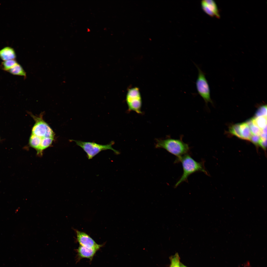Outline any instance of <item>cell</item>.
<instances>
[{
    "label": "cell",
    "mask_w": 267,
    "mask_h": 267,
    "mask_svg": "<svg viewBox=\"0 0 267 267\" xmlns=\"http://www.w3.org/2000/svg\"><path fill=\"white\" fill-rule=\"evenodd\" d=\"M30 114L35 121L32 128L31 135L40 143L38 149L53 142L55 134L49 125L44 120L42 114L39 116L34 115L31 113Z\"/></svg>",
    "instance_id": "obj_1"
},
{
    "label": "cell",
    "mask_w": 267,
    "mask_h": 267,
    "mask_svg": "<svg viewBox=\"0 0 267 267\" xmlns=\"http://www.w3.org/2000/svg\"><path fill=\"white\" fill-rule=\"evenodd\" d=\"M155 147L156 148L164 149L175 156L177 157L176 162H178L189 150L188 144L181 140L170 138L156 139Z\"/></svg>",
    "instance_id": "obj_2"
},
{
    "label": "cell",
    "mask_w": 267,
    "mask_h": 267,
    "mask_svg": "<svg viewBox=\"0 0 267 267\" xmlns=\"http://www.w3.org/2000/svg\"><path fill=\"white\" fill-rule=\"evenodd\" d=\"M179 162L182 163L183 173L175 184V187L178 186L182 182L187 181L189 176L195 172H201L208 175L203 163L196 161L188 154H187L183 156L178 162Z\"/></svg>",
    "instance_id": "obj_3"
},
{
    "label": "cell",
    "mask_w": 267,
    "mask_h": 267,
    "mask_svg": "<svg viewBox=\"0 0 267 267\" xmlns=\"http://www.w3.org/2000/svg\"><path fill=\"white\" fill-rule=\"evenodd\" d=\"M74 141L77 145L81 148L86 153L88 159H92L101 152L107 150H111L116 155L119 154V152L114 149L112 146L114 143L113 141L106 145H102L93 142H85L80 140H70Z\"/></svg>",
    "instance_id": "obj_4"
},
{
    "label": "cell",
    "mask_w": 267,
    "mask_h": 267,
    "mask_svg": "<svg viewBox=\"0 0 267 267\" xmlns=\"http://www.w3.org/2000/svg\"><path fill=\"white\" fill-rule=\"evenodd\" d=\"M198 71L196 85L198 94L202 98L207 105L208 102L212 103L210 97L209 85L205 73L197 65L195 64Z\"/></svg>",
    "instance_id": "obj_5"
},
{
    "label": "cell",
    "mask_w": 267,
    "mask_h": 267,
    "mask_svg": "<svg viewBox=\"0 0 267 267\" xmlns=\"http://www.w3.org/2000/svg\"><path fill=\"white\" fill-rule=\"evenodd\" d=\"M128 111H134L138 114L142 113L141 111L142 99L140 91L137 87L128 89L126 97Z\"/></svg>",
    "instance_id": "obj_6"
},
{
    "label": "cell",
    "mask_w": 267,
    "mask_h": 267,
    "mask_svg": "<svg viewBox=\"0 0 267 267\" xmlns=\"http://www.w3.org/2000/svg\"><path fill=\"white\" fill-rule=\"evenodd\" d=\"M77 239L80 245L87 248L98 250L102 245L97 244L86 233L77 230H75Z\"/></svg>",
    "instance_id": "obj_7"
},
{
    "label": "cell",
    "mask_w": 267,
    "mask_h": 267,
    "mask_svg": "<svg viewBox=\"0 0 267 267\" xmlns=\"http://www.w3.org/2000/svg\"><path fill=\"white\" fill-rule=\"evenodd\" d=\"M201 4L204 11L209 16L217 18L220 17L217 5L215 2L212 0H203L201 1Z\"/></svg>",
    "instance_id": "obj_8"
},
{
    "label": "cell",
    "mask_w": 267,
    "mask_h": 267,
    "mask_svg": "<svg viewBox=\"0 0 267 267\" xmlns=\"http://www.w3.org/2000/svg\"><path fill=\"white\" fill-rule=\"evenodd\" d=\"M97 251L95 249L80 245L77 249L78 261L84 258H87L91 261Z\"/></svg>",
    "instance_id": "obj_9"
},
{
    "label": "cell",
    "mask_w": 267,
    "mask_h": 267,
    "mask_svg": "<svg viewBox=\"0 0 267 267\" xmlns=\"http://www.w3.org/2000/svg\"><path fill=\"white\" fill-rule=\"evenodd\" d=\"M0 58L3 61L15 60L16 52L14 49L9 46H6L0 50Z\"/></svg>",
    "instance_id": "obj_10"
},
{
    "label": "cell",
    "mask_w": 267,
    "mask_h": 267,
    "mask_svg": "<svg viewBox=\"0 0 267 267\" xmlns=\"http://www.w3.org/2000/svg\"><path fill=\"white\" fill-rule=\"evenodd\" d=\"M242 139L250 140L252 134L250 128L246 123L240 124Z\"/></svg>",
    "instance_id": "obj_11"
},
{
    "label": "cell",
    "mask_w": 267,
    "mask_h": 267,
    "mask_svg": "<svg viewBox=\"0 0 267 267\" xmlns=\"http://www.w3.org/2000/svg\"><path fill=\"white\" fill-rule=\"evenodd\" d=\"M8 72L12 74L24 76H26V73L22 66L18 63H17Z\"/></svg>",
    "instance_id": "obj_12"
},
{
    "label": "cell",
    "mask_w": 267,
    "mask_h": 267,
    "mask_svg": "<svg viewBox=\"0 0 267 267\" xmlns=\"http://www.w3.org/2000/svg\"><path fill=\"white\" fill-rule=\"evenodd\" d=\"M254 124L262 130L267 126V116L255 117L252 118Z\"/></svg>",
    "instance_id": "obj_13"
},
{
    "label": "cell",
    "mask_w": 267,
    "mask_h": 267,
    "mask_svg": "<svg viewBox=\"0 0 267 267\" xmlns=\"http://www.w3.org/2000/svg\"><path fill=\"white\" fill-rule=\"evenodd\" d=\"M17 63L15 60L4 61L1 64L0 67L2 70L8 71Z\"/></svg>",
    "instance_id": "obj_14"
},
{
    "label": "cell",
    "mask_w": 267,
    "mask_h": 267,
    "mask_svg": "<svg viewBox=\"0 0 267 267\" xmlns=\"http://www.w3.org/2000/svg\"><path fill=\"white\" fill-rule=\"evenodd\" d=\"M246 123L249 127L252 134L260 136L262 132V130L254 124L252 119H249Z\"/></svg>",
    "instance_id": "obj_15"
},
{
    "label": "cell",
    "mask_w": 267,
    "mask_h": 267,
    "mask_svg": "<svg viewBox=\"0 0 267 267\" xmlns=\"http://www.w3.org/2000/svg\"><path fill=\"white\" fill-rule=\"evenodd\" d=\"M229 131L232 134L238 138L242 139L240 124L234 125L229 128Z\"/></svg>",
    "instance_id": "obj_16"
},
{
    "label": "cell",
    "mask_w": 267,
    "mask_h": 267,
    "mask_svg": "<svg viewBox=\"0 0 267 267\" xmlns=\"http://www.w3.org/2000/svg\"><path fill=\"white\" fill-rule=\"evenodd\" d=\"M255 115V117L267 116V105H264L260 107L256 112Z\"/></svg>",
    "instance_id": "obj_17"
},
{
    "label": "cell",
    "mask_w": 267,
    "mask_h": 267,
    "mask_svg": "<svg viewBox=\"0 0 267 267\" xmlns=\"http://www.w3.org/2000/svg\"><path fill=\"white\" fill-rule=\"evenodd\" d=\"M171 260V264L170 267H180L179 258L178 253L172 256Z\"/></svg>",
    "instance_id": "obj_18"
},
{
    "label": "cell",
    "mask_w": 267,
    "mask_h": 267,
    "mask_svg": "<svg viewBox=\"0 0 267 267\" xmlns=\"http://www.w3.org/2000/svg\"><path fill=\"white\" fill-rule=\"evenodd\" d=\"M261 138L260 136L253 135H252L250 140L256 146L259 145Z\"/></svg>",
    "instance_id": "obj_19"
},
{
    "label": "cell",
    "mask_w": 267,
    "mask_h": 267,
    "mask_svg": "<svg viewBox=\"0 0 267 267\" xmlns=\"http://www.w3.org/2000/svg\"><path fill=\"white\" fill-rule=\"evenodd\" d=\"M259 145L265 150H266L267 147V140H263L261 139L259 142Z\"/></svg>",
    "instance_id": "obj_20"
},
{
    "label": "cell",
    "mask_w": 267,
    "mask_h": 267,
    "mask_svg": "<svg viewBox=\"0 0 267 267\" xmlns=\"http://www.w3.org/2000/svg\"><path fill=\"white\" fill-rule=\"evenodd\" d=\"M180 267H186L183 265L181 264L180 265Z\"/></svg>",
    "instance_id": "obj_21"
}]
</instances>
